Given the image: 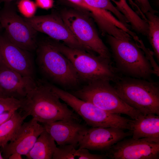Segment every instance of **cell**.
Wrapping results in <instances>:
<instances>
[{"label": "cell", "instance_id": "4", "mask_svg": "<svg viewBox=\"0 0 159 159\" xmlns=\"http://www.w3.org/2000/svg\"><path fill=\"white\" fill-rule=\"evenodd\" d=\"M115 66L121 75L151 80L155 73L151 64L138 44L107 35Z\"/></svg>", "mask_w": 159, "mask_h": 159}, {"label": "cell", "instance_id": "17", "mask_svg": "<svg viewBox=\"0 0 159 159\" xmlns=\"http://www.w3.org/2000/svg\"><path fill=\"white\" fill-rule=\"evenodd\" d=\"M130 131L133 139L159 140V116L154 114H141L137 118L132 120Z\"/></svg>", "mask_w": 159, "mask_h": 159}, {"label": "cell", "instance_id": "7", "mask_svg": "<svg viewBox=\"0 0 159 159\" xmlns=\"http://www.w3.org/2000/svg\"><path fill=\"white\" fill-rule=\"evenodd\" d=\"M53 91L91 127H112L130 130L132 120L107 112L92 103L83 100L70 92L51 84Z\"/></svg>", "mask_w": 159, "mask_h": 159}, {"label": "cell", "instance_id": "33", "mask_svg": "<svg viewBox=\"0 0 159 159\" xmlns=\"http://www.w3.org/2000/svg\"><path fill=\"white\" fill-rule=\"evenodd\" d=\"M2 28L0 24V32L1 31V30L2 29Z\"/></svg>", "mask_w": 159, "mask_h": 159}, {"label": "cell", "instance_id": "22", "mask_svg": "<svg viewBox=\"0 0 159 159\" xmlns=\"http://www.w3.org/2000/svg\"><path fill=\"white\" fill-rule=\"evenodd\" d=\"M89 5L100 10L107 11L111 12L120 21L127 27L130 25L125 17L117 9L110 0H85Z\"/></svg>", "mask_w": 159, "mask_h": 159}, {"label": "cell", "instance_id": "1", "mask_svg": "<svg viewBox=\"0 0 159 159\" xmlns=\"http://www.w3.org/2000/svg\"><path fill=\"white\" fill-rule=\"evenodd\" d=\"M50 84L36 80L35 86L21 101L20 109L38 122L47 123L59 120L81 121L80 116L62 102Z\"/></svg>", "mask_w": 159, "mask_h": 159}, {"label": "cell", "instance_id": "15", "mask_svg": "<svg viewBox=\"0 0 159 159\" xmlns=\"http://www.w3.org/2000/svg\"><path fill=\"white\" fill-rule=\"evenodd\" d=\"M44 130L43 125L34 118L23 122L10 142L2 148L4 158H8L14 153L26 155L32 149L39 135Z\"/></svg>", "mask_w": 159, "mask_h": 159}, {"label": "cell", "instance_id": "27", "mask_svg": "<svg viewBox=\"0 0 159 159\" xmlns=\"http://www.w3.org/2000/svg\"><path fill=\"white\" fill-rule=\"evenodd\" d=\"M37 7L44 9H49L52 8L54 3V0H35Z\"/></svg>", "mask_w": 159, "mask_h": 159}, {"label": "cell", "instance_id": "5", "mask_svg": "<svg viewBox=\"0 0 159 159\" xmlns=\"http://www.w3.org/2000/svg\"><path fill=\"white\" fill-rule=\"evenodd\" d=\"M37 49L38 65L45 76L64 88L78 85L80 79L72 63L49 41L38 43Z\"/></svg>", "mask_w": 159, "mask_h": 159}, {"label": "cell", "instance_id": "29", "mask_svg": "<svg viewBox=\"0 0 159 159\" xmlns=\"http://www.w3.org/2000/svg\"><path fill=\"white\" fill-rule=\"evenodd\" d=\"M9 159H22V155L20 154L14 153L11 154L8 158Z\"/></svg>", "mask_w": 159, "mask_h": 159}, {"label": "cell", "instance_id": "2", "mask_svg": "<svg viewBox=\"0 0 159 159\" xmlns=\"http://www.w3.org/2000/svg\"><path fill=\"white\" fill-rule=\"evenodd\" d=\"M72 63L80 80L89 82L105 80L114 82L122 76L110 59L82 49L69 47L59 42L49 41Z\"/></svg>", "mask_w": 159, "mask_h": 159}, {"label": "cell", "instance_id": "11", "mask_svg": "<svg viewBox=\"0 0 159 159\" xmlns=\"http://www.w3.org/2000/svg\"><path fill=\"white\" fill-rule=\"evenodd\" d=\"M24 18L37 31L44 33L55 40L62 41L69 47L86 51L73 35L59 14L52 13Z\"/></svg>", "mask_w": 159, "mask_h": 159}, {"label": "cell", "instance_id": "19", "mask_svg": "<svg viewBox=\"0 0 159 159\" xmlns=\"http://www.w3.org/2000/svg\"><path fill=\"white\" fill-rule=\"evenodd\" d=\"M107 157L105 154H93L88 149H76L72 145H59L57 147L53 155V159H104Z\"/></svg>", "mask_w": 159, "mask_h": 159}, {"label": "cell", "instance_id": "24", "mask_svg": "<svg viewBox=\"0 0 159 159\" xmlns=\"http://www.w3.org/2000/svg\"><path fill=\"white\" fill-rule=\"evenodd\" d=\"M21 105V100L13 97L0 98V114L11 110H17Z\"/></svg>", "mask_w": 159, "mask_h": 159}, {"label": "cell", "instance_id": "28", "mask_svg": "<svg viewBox=\"0 0 159 159\" xmlns=\"http://www.w3.org/2000/svg\"><path fill=\"white\" fill-rule=\"evenodd\" d=\"M16 111L11 110L0 114V126L8 120Z\"/></svg>", "mask_w": 159, "mask_h": 159}, {"label": "cell", "instance_id": "18", "mask_svg": "<svg viewBox=\"0 0 159 159\" xmlns=\"http://www.w3.org/2000/svg\"><path fill=\"white\" fill-rule=\"evenodd\" d=\"M57 147L55 141L45 130L25 156L28 159H52Z\"/></svg>", "mask_w": 159, "mask_h": 159}, {"label": "cell", "instance_id": "32", "mask_svg": "<svg viewBox=\"0 0 159 159\" xmlns=\"http://www.w3.org/2000/svg\"><path fill=\"white\" fill-rule=\"evenodd\" d=\"M4 159L1 153L0 152V159Z\"/></svg>", "mask_w": 159, "mask_h": 159}, {"label": "cell", "instance_id": "10", "mask_svg": "<svg viewBox=\"0 0 159 159\" xmlns=\"http://www.w3.org/2000/svg\"><path fill=\"white\" fill-rule=\"evenodd\" d=\"M105 152L112 159H158L159 140L125 138Z\"/></svg>", "mask_w": 159, "mask_h": 159}, {"label": "cell", "instance_id": "26", "mask_svg": "<svg viewBox=\"0 0 159 159\" xmlns=\"http://www.w3.org/2000/svg\"><path fill=\"white\" fill-rule=\"evenodd\" d=\"M139 5L138 7L141 12L144 14L148 12L156 14L158 12L151 6L148 0H135Z\"/></svg>", "mask_w": 159, "mask_h": 159}, {"label": "cell", "instance_id": "9", "mask_svg": "<svg viewBox=\"0 0 159 159\" xmlns=\"http://www.w3.org/2000/svg\"><path fill=\"white\" fill-rule=\"evenodd\" d=\"M0 24L13 44L29 52L37 49V32L18 15L13 1L4 3L0 10Z\"/></svg>", "mask_w": 159, "mask_h": 159}, {"label": "cell", "instance_id": "14", "mask_svg": "<svg viewBox=\"0 0 159 159\" xmlns=\"http://www.w3.org/2000/svg\"><path fill=\"white\" fill-rule=\"evenodd\" d=\"M36 82L35 79L24 76L8 67L0 59V91L5 97L21 100Z\"/></svg>", "mask_w": 159, "mask_h": 159}, {"label": "cell", "instance_id": "30", "mask_svg": "<svg viewBox=\"0 0 159 159\" xmlns=\"http://www.w3.org/2000/svg\"><path fill=\"white\" fill-rule=\"evenodd\" d=\"M15 0H0V4L2 3H6L12 2Z\"/></svg>", "mask_w": 159, "mask_h": 159}, {"label": "cell", "instance_id": "16", "mask_svg": "<svg viewBox=\"0 0 159 159\" xmlns=\"http://www.w3.org/2000/svg\"><path fill=\"white\" fill-rule=\"evenodd\" d=\"M43 125L58 145H70L76 148L88 129L76 121L59 120Z\"/></svg>", "mask_w": 159, "mask_h": 159}, {"label": "cell", "instance_id": "3", "mask_svg": "<svg viewBox=\"0 0 159 159\" xmlns=\"http://www.w3.org/2000/svg\"><path fill=\"white\" fill-rule=\"evenodd\" d=\"M113 87L127 105L143 115H159V84L151 80L122 76Z\"/></svg>", "mask_w": 159, "mask_h": 159}, {"label": "cell", "instance_id": "31", "mask_svg": "<svg viewBox=\"0 0 159 159\" xmlns=\"http://www.w3.org/2000/svg\"><path fill=\"white\" fill-rule=\"evenodd\" d=\"M4 98L5 97H4V96L3 94L0 91V98Z\"/></svg>", "mask_w": 159, "mask_h": 159}, {"label": "cell", "instance_id": "20", "mask_svg": "<svg viewBox=\"0 0 159 159\" xmlns=\"http://www.w3.org/2000/svg\"><path fill=\"white\" fill-rule=\"evenodd\" d=\"M28 116L17 110L11 117L0 126V147L4 148L16 135Z\"/></svg>", "mask_w": 159, "mask_h": 159}, {"label": "cell", "instance_id": "23", "mask_svg": "<svg viewBox=\"0 0 159 159\" xmlns=\"http://www.w3.org/2000/svg\"><path fill=\"white\" fill-rule=\"evenodd\" d=\"M17 6L19 12L26 18L34 16L37 8L35 2L31 0H20Z\"/></svg>", "mask_w": 159, "mask_h": 159}, {"label": "cell", "instance_id": "21", "mask_svg": "<svg viewBox=\"0 0 159 159\" xmlns=\"http://www.w3.org/2000/svg\"><path fill=\"white\" fill-rule=\"evenodd\" d=\"M155 14L148 12L144 14L148 25L147 35L153 50V54L159 61V18Z\"/></svg>", "mask_w": 159, "mask_h": 159}, {"label": "cell", "instance_id": "6", "mask_svg": "<svg viewBox=\"0 0 159 159\" xmlns=\"http://www.w3.org/2000/svg\"><path fill=\"white\" fill-rule=\"evenodd\" d=\"M110 82L105 80L93 81L70 93L107 112L125 115L132 120L137 118L141 113L125 102L117 94Z\"/></svg>", "mask_w": 159, "mask_h": 159}, {"label": "cell", "instance_id": "13", "mask_svg": "<svg viewBox=\"0 0 159 159\" xmlns=\"http://www.w3.org/2000/svg\"><path fill=\"white\" fill-rule=\"evenodd\" d=\"M131 135L130 131L125 132L118 128L92 127L88 128L78 146L79 148L105 152L118 142Z\"/></svg>", "mask_w": 159, "mask_h": 159}, {"label": "cell", "instance_id": "25", "mask_svg": "<svg viewBox=\"0 0 159 159\" xmlns=\"http://www.w3.org/2000/svg\"><path fill=\"white\" fill-rule=\"evenodd\" d=\"M137 42L139 43V44H138L139 47L144 52L151 64L155 73V74L158 77L159 76V68L153 59V53H152V52L149 49H148L145 47L141 40L140 39Z\"/></svg>", "mask_w": 159, "mask_h": 159}, {"label": "cell", "instance_id": "12", "mask_svg": "<svg viewBox=\"0 0 159 159\" xmlns=\"http://www.w3.org/2000/svg\"><path fill=\"white\" fill-rule=\"evenodd\" d=\"M0 59L21 75L35 79L34 65L29 52L13 44L5 35H0Z\"/></svg>", "mask_w": 159, "mask_h": 159}, {"label": "cell", "instance_id": "8", "mask_svg": "<svg viewBox=\"0 0 159 159\" xmlns=\"http://www.w3.org/2000/svg\"><path fill=\"white\" fill-rule=\"evenodd\" d=\"M60 16L73 35L86 50L111 60V55L87 14L76 9H65Z\"/></svg>", "mask_w": 159, "mask_h": 159}]
</instances>
